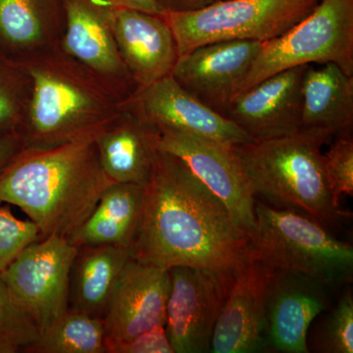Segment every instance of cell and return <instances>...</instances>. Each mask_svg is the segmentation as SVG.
Listing matches in <instances>:
<instances>
[{"instance_id":"33","label":"cell","mask_w":353,"mask_h":353,"mask_svg":"<svg viewBox=\"0 0 353 353\" xmlns=\"http://www.w3.org/2000/svg\"><path fill=\"white\" fill-rule=\"evenodd\" d=\"M109 1L118 8L141 11V12L158 16H162L164 14L163 9L159 6L157 0H109Z\"/></svg>"},{"instance_id":"10","label":"cell","mask_w":353,"mask_h":353,"mask_svg":"<svg viewBox=\"0 0 353 353\" xmlns=\"http://www.w3.org/2000/svg\"><path fill=\"white\" fill-rule=\"evenodd\" d=\"M158 150L181 160L223 203L248 236L255 225V197L233 145L182 132L158 131Z\"/></svg>"},{"instance_id":"18","label":"cell","mask_w":353,"mask_h":353,"mask_svg":"<svg viewBox=\"0 0 353 353\" xmlns=\"http://www.w3.org/2000/svg\"><path fill=\"white\" fill-rule=\"evenodd\" d=\"M112 28L121 57L137 88L172 75L180 57L173 32L162 16L115 7Z\"/></svg>"},{"instance_id":"28","label":"cell","mask_w":353,"mask_h":353,"mask_svg":"<svg viewBox=\"0 0 353 353\" xmlns=\"http://www.w3.org/2000/svg\"><path fill=\"white\" fill-rule=\"evenodd\" d=\"M320 350L327 353L353 352V296L345 290L327 316L320 336Z\"/></svg>"},{"instance_id":"31","label":"cell","mask_w":353,"mask_h":353,"mask_svg":"<svg viewBox=\"0 0 353 353\" xmlns=\"http://www.w3.org/2000/svg\"><path fill=\"white\" fill-rule=\"evenodd\" d=\"M23 150L24 146L19 134H0V174Z\"/></svg>"},{"instance_id":"7","label":"cell","mask_w":353,"mask_h":353,"mask_svg":"<svg viewBox=\"0 0 353 353\" xmlns=\"http://www.w3.org/2000/svg\"><path fill=\"white\" fill-rule=\"evenodd\" d=\"M320 0H219L190 12H164L179 57L205 44L227 41L264 43L284 34Z\"/></svg>"},{"instance_id":"20","label":"cell","mask_w":353,"mask_h":353,"mask_svg":"<svg viewBox=\"0 0 353 353\" xmlns=\"http://www.w3.org/2000/svg\"><path fill=\"white\" fill-rule=\"evenodd\" d=\"M353 125V75L338 65H308L301 83V129L333 138Z\"/></svg>"},{"instance_id":"17","label":"cell","mask_w":353,"mask_h":353,"mask_svg":"<svg viewBox=\"0 0 353 353\" xmlns=\"http://www.w3.org/2000/svg\"><path fill=\"white\" fill-rule=\"evenodd\" d=\"M307 66L284 70L252 85L234 97L225 117L255 141L299 132L301 83Z\"/></svg>"},{"instance_id":"26","label":"cell","mask_w":353,"mask_h":353,"mask_svg":"<svg viewBox=\"0 0 353 353\" xmlns=\"http://www.w3.org/2000/svg\"><path fill=\"white\" fill-rule=\"evenodd\" d=\"M39 334L38 325L16 303L0 276V353L25 352Z\"/></svg>"},{"instance_id":"6","label":"cell","mask_w":353,"mask_h":353,"mask_svg":"<svg viewBox=\"0 0 353 353\" xmlns=\"http://www.w3.org/2000/svg\"><path fill=\"white\" fill-rule=\"evenodd\" d=\"M325 63L338 65L353 75V0H320L301 22L277 38L261 43L234 99L279 72Z\"/></svg>"},{"instance_id":"13","label":"cell","mask_w":353,"mask_h":353,"mask_svg":"<svg viewBox=\"0 0 353 353\" xmlns=\"http://www.w3.org/2000/svg\"><path fill=\"white\" fill-rule=\"evenodd\" d=\"M332 285L303 274L272 270L266 296L268 350L307 353L310 325L330 305Z\"/></svg>"},{"instance_id":"2","label":"cell","mask_w":353,"mask_h":353,"mask_svg":"<svg viewBox=\"0 0 353 353\" xmlns=\"http://www.w3.org/2000/svg\"><path fill=\"white\" fill-rule=\"evenodd\" d=\"M99 132L50 150H23L0 174V204L19 208L41 239L70 241L113 183L99 162Z\"/></svg>"},{"instance_id":"3","label":"cell","mask_w":353,"mask_h":353,"mask_svg":"<svg viewBox=\"0 0 353 353\" xmlns=\"http://www.w3.org/2000/svg\"><path fill=\"white\" fill-rule=\"evenodd\" d=\"M17 61L31 81L19 130L24 150H50L97 134L120 115L119 97L59 44Z\"/></svg>"},{"instance_id":"24","label":"cell","mask_w":353,"mask_h":353,"mask_svg":"<svg viewBox=\"0 0 353 353\" xmlns=\"http://www.w3.org/2000/svg\"><path fill=\"white\" fill-rule=\"evenodd\" d=\"M24 353H106L103 320L68 307Z\"/></svg>"},{"instance_id":"14","label":"cell","mask_w":353,"mask_h":353,"mask_svg":"<svg viewBox=\"0 0 353 353\" xmlns=\"http://www.w3.org/2000/svg\"><path fill=\"white\" fill-rule=\"evenodd\" d=\"M260 46L259 41H227L199 46L179 57L172 77L197 101L225 116Z\"/></svg>"},{"instance_id":"22","label":"cell","mask_w":353,"mask_h":353,"mask_svg":"<svg viewBox=\"0 0 353 353\" xmlns=\"http://www.w3.org/2000/svg\"><path fill=\"white\" fill-rule=\"evenodd\" d=\"M132 248L110 245L77 248L69 280V308L103 320Z\"/></svg>"},{"instance_id":"11","label":"cell","mask_w":353,"mask_h":353,"mask_svg":"<svg viewBox=\"0 0 353 353\" xmlns=\"http://www.w3.org/2000/svg\"><path fill=\"white\" fill-rule=\"evenodd\" d=\"M63 6L60 48L108 85L122 102L138 88L114 37L115 6L109 0H63Z\"/></svg>"},{"instance_id":"27","label":"cell","mask_w":353,"mask_h":353,"mask_svg":"<svg viewBox=\"0 0 353 353\" xmlns=\"http://www.w3.org/2000/svg\"><path fill=\"white\" fill-rule=\"evenodd\" d=\"M330 192L336 208L343 194H353V139L350 132H341L324 154Z\"/></svg>"},{"instance_id":"30","label":"cell","mask_w":353,"mask_h":353,"mask_svg":"<svg viewBox=\"0 0 353 353\" xmlns=\"http://www.w3.org/2000/svg\"><path fill=\"white\" fill-rule=\"evenodd\" d=\"M106 353H174L164 327L139 334L130 340L106 341Z\"/></svg>"},{"instance_id":"8","label":"cell","mask_w":353,"mask_h":353,"mask_svg":"<svg viewBox=\"0 0 353 353\" xmlns=\"http://www.w3.org/2000/svg\"><path fill=\"white\" fill-rule=\"evenodd\" d=\"M77 248L66 239L34 241L0 274L11 296L43 333L69 307V280Z\"/></svg>"},{"instance_id":"19","label":"cell","mask_w":353,"mask_h":353,"mask_svg":"<svg viewBox=\"0 0 353 353\" xmlns=\"http://www.w3.org/2000/svg\"><path fill=\"white\" fill-rule=\"evenodd\" d=\"M158 131L129 111L104 128L95 139L99 162L114 183L145 188L152 178L158 152Z\"/></svg>"},{"instance_id":"16","label":"cell","mask_w":353,"mask_h":353,"mask_svg":"<svg viewBox=\"0 0 353 353\" xmlns=\"http://www.w3.org/2000/svg\"><path fill=\"white\" fill-rule=\"evenodd\" d=\"M170 285L169 270L130 260L103 317L106 341H127L164 327Z\"/></svg>"},{"instance_id":"5","label":"cell","mask_w":353,"mask_h":353,"mask_svg":"<svg viewBox=\"0 0 353 353\" xmlns=\"http://www.w3.org/2000/svg\"><path fill=\"white\" fill-rule=\"evenodd\" d=\"M250 255L274 271L303 274L332 287L353 275V248L324 225L294 211L255 202Z\"/></svg>"},{"instance_id":"25","label":"cell","mask_w":353,"mask_h":353,"mask_svg":"<svg viewBox=\"0 0 353 353\" xmlns=\"http://www.w3.org/2000/svg\"><path fill=\"white\" fill-rule=\"evenodd\" d=\"M31 95V81L19 62L0 50V134L17 132Z\"/></svg>"},{"instance_id":"23","label":"cell","mask_w":353,"mask_h":353,"mask_svg":"<svg viewBox=\"0 0 353 353\" xmlns=\"http://www.w3.org/2000/svg\"><path fill=\"white\" fill-rule=\"evenodd\" d=\"M145 188L136 183H111L76 234L72 245H110L132 248L141 223Z\"/></svg>"},{"instance_id":"9","label":"cell","mask_w":353,"mask_h":353,"mask_svg":"<svg viewBox=\"0 0 353 353\" xmlns=\"http://www.w3.org/2000/svg\"><path fill=\"white\" fill-rule=\"evenodd\" d=\"M165 331L174 353L210 352L213 332L233 278L190 266L169 269Z\"/></svg>"},{"instance_id":"29","label":"cell","mask_w":353,"mask_h":353,"mask_svg":"<svg viewBox=\"0 0 353 353\" xmlns=\"http://www.w3.org/2000/svg\"><path fill=\"white\" fill-rule=\"evenodd\" d=\"M41 239V231L32 221L18 219L0 204V274L28 245Z\"/></svg>"},{"instance_id":"4","label":"cell","mask_w":353,"mask_h":353,"mask_svg":"<svg viewBox=\"0 0 353 353\" xmlns=\"http://www.w3.org/2000/svg\"><path fill=\"white\" fill-rule=\"evenodd\" d=\"M331 139L325 132L299 130L289 136L254 139L233 148L254 197L326 227L345 216L334 204L325 171L321 150Z\"/></svg>"},{"instance_id":"21","label":"cell","mask_w":353,"mask_h":353,"mask_svg":"<svg viewBox=\"0 0 353 353\" xmlns=\"http://www.w3.org/2000/svg\"><path fill=\"white\" fill-rule=\"evenodd\" d=\"M63 0H0V50L13 59L57 46Z\"/></svg>"},{"instance_id":"15","label":"cell","mask_w":353,"mask_h":353,"mask_svg":"<svg viewBox=\"0 0 353 353\" xmlns=\"http://www.w3.org/2000/svg\"><path fill=\"white\" fill-rule=\"evenodd\" d=\"M272 269L253 259L234 273L213 332L210 352L255 353L268 350L266 296Z\"/></svg>"},{"instance_id":"1","label":"cell","mask_w":353,"mask_h":353,"mask_svg":"<svg viewBox=\"0 0 353 353\" xmlns=\"http://www.w3.org/2000/svg\"><path fill=\"white\" fill-rule=\"evenodd\" d=\"M132 252L165 270L190 266L233 278L250 259V240L179 158L158 150Z\"/></svg>"},{"instance_id":"32","label":"cell","mask_w":353,"mask_h":353,"mask_svg":"<svg viewBox=\"0 0 353 353\" xmlns=\"http://www.w3.org/2000/svg\"><path fill=\"white\" fill-rule=\"evenodd\" d=\"M164 12H190L210 6L219 0H157Z\"/></svg>"},{"instance_id":"12","label":"cell","mask_w":353,"mask_h":353,"mask_svg":"<svg viewBox=\"0 0 353 353\" xmlns=\"http://www.w3.org/2000/svg\"><path fill=\"white\" fill-rule=\"evenodd\" d=\"M120 109L157 131L182 132L231 145L254 141L225 116L197 101L172 75L137 88L121 102Z\"/></svg>"}]
</instances>
